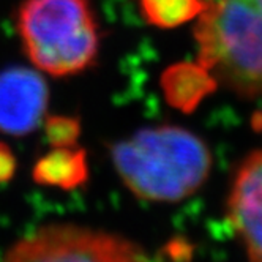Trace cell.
<instances>
[{
  "instance_id": "1",
  "label": "cell",
  "mask_w": 262,
  "mask_h": 262,
  "mask_svg": "<svg viewBox=\"0 0 262 262\" xmlns=\"http://www.w3.org/2000/svg\"><path fill=\"white\" fill-rule=\"evenodd\" d=\"M111 161L138 199L179 202L194 194L212 169V154L199 136L176 125L139 129L111 147Z\"/></svg>"
},
{
  "instance_id": "2",
  "label": "cell",
  "mask_w": 262,
  "mask_h": 262,
  "mask_svg": "<svg viewBox=\"0 0 262 262\" xmlns=\"http://www.w3.org/2000/svg\"><path fill=\"white\" fill-rule=\"evenodd\" d=\"M14 27L27 60L45 76H78L98 60L101 33L90 0H23Z\"/></svg>"
},
{
  "instance_id": "3",
  "label": "cell",
  "mask_w": 262,
  "mask_h": 262,
  "mask_svg": "<svg viewBox=\"0 0 262 262\" xmlns=\"http://www.w3.org/2000/svg\"><path fill=\"white\" fill-rule=\"evenodd\" d=\"M196 19L198 62L240 97L262 93V0H207Z\"/></svg>"
},
{
  "instance_id": "4",
  "label": "cell",
  "mask_w": 262,
  "mask_h": 262,
  "mask_svg": "<svg viewBox=\"0 0 262 262\" xmlns=\"http://www.w3.org/2000/svg\"><path fill=\"white\" fill-rule=\"evenodd\" d=\"M144 257L142 248L129 238L73 223L43 224L17 238L5 253V259L14 262H126Z\"/></svg>"
},
{
  "instance_id": "5",
  "label": "cell",
  "mask_w": 262,
  "mask_h": 262,
  "mask_svg": "<svg viewBox=\"0 0 262 262\" xmlns=\"http://www.w3.org/2000/svg\"><path fill=\"white\" fill-rule=\"evenodd\" d=\"M49 109L45 74L33 67H10L0 71V133L24 138L36 131Z\"/></svg>"
},
{
  "instance_id": "6",
  "label": "cell",
  "mask_w": 262,
  "mask_h": 262,
  "mask_svg": "<svg viewBox=\"0 0 262 262\" xmlns=\"http://www.w3.org/2000/svg\"><path fill=\"white\" fill-rule=\"evenodd\" d=\"M228 220L253 260H262V150L240 164L228 198Z\"/></svg>"
},
{
  "instance_id": "7",
  "label": "cell",
  "mask_w": 262,
  "mask_h": 262,
  "mask_svg": "<svg viewBox=\"0 0 262 262\" xmlns=\"http://www.w3.org/2000/svg\"><path fill=\"white\" fill-rule=\"evenodd\" d=\"M90 166L87 152L79 144L49 147L32 167V180L45 188L76 191L89 182Z\"/></svg>"
},
{
  "instance_id": "8",
  "label": "cell",
  "mask_w": 262,
  "mask_h": 262,
  "mask_svg": "<svg viewBox=\"0 0 262 262\" xmlns=\"http://www.w3.org/2000/svg\"><path fill=\"white\" fill-rule=\"evenodd\" d=\"M161 90L164 100L172 107L191 112L218 87L213 74L196 62H180L166 68L161 74Z\"/></svg>"
},
{
  "instance_id": "9",
  "label": "cell",
  "mask_w": 262,
  "mask_h": 262,
  "mask_svg": "<svg viewBox=\"0 0 262 262\" xmlns=\"http://www.w3.org/2000/svg\"><path fill=\"white\" fill-rule=\"evenodd\" d=\"M147 24L158 29H174L201 14L207 0H138Z\"/></svg>"
},
{
  "instance_id": "10",
  "label": "cell",
  "mask_w": 262,
  "mask_h": 262,
  "mask_svg": "<svg viewBox=\"0 0 262 262\" xmlns=\"http://www.w3.org/2000/svg\"><path fill=\"white\" fill-rule=\"evenodd\" d=\"M43 133L49 147H70L76 145L82 135V123L78 117L54 114L46 116L43 123Z\"/></svg>"
},
{
  "instance_id": "11",
  "label": "cell",
  "mask_w": 262,
  "mask_h": 262,
  "mask_svg": "<svg viewBox=\"0 0 262 262\" xmlns=\"http://www.w3.org/2000/svg\"><path fill=\"white\" fill-rule=\"evenodd\" d=\"M17 172V158L13 152V148L0 141V185H5L14 179Z\"/></svg>"
}]
</instances>
